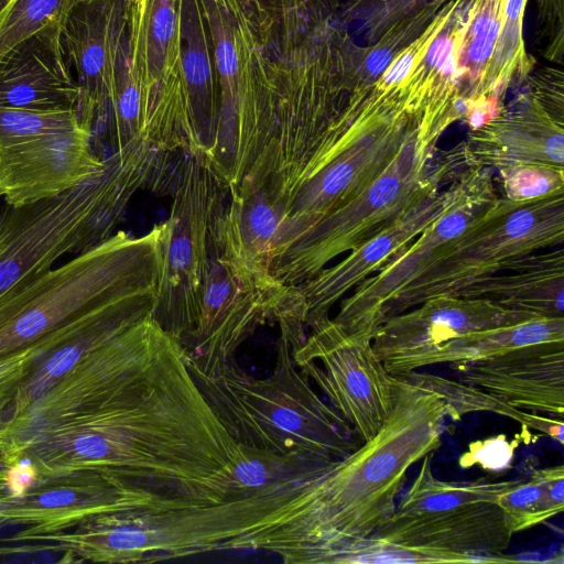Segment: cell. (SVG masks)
Instances as JSON below:
<instances>
[{"mask_svg":"<svg viewBox=\"0 0 564 564\" xmlns=\"http://www.w3.org/2000/svg\"><path fill=\"white\" fill-rule=\"evenodd\" d=\"M238 456V443L196 384L183 347L162 327L87 403L0 442L3 468L29 459L39 479L91 470L207 502L218 501L216 482Z\"/></svg>","mask_w":564,"mask_h":564,"instance_id":"6da1fadb","label":"cell"},{"mask_svg":"<svg viewBox=\"0 0 564 564\" xmlns=\"http://www.w3.org/2000/svg\"><path fill=\"white\" fill-rule=\"evenodd\" d=\"M348 100L278 231L270 273L286 286L308 281L426 195L421 164L400 152L426 126L424 116L405 98L373 88Z\"/></svg>","mask_w":564,"mask_h":564,"instance_id":"7a4b0ae2","label":"cell"},{"mask_svg":"<svg viewBox=\"0 0 564 564\" xmlns=\"http://www.w3.org/2000/svg\"><path fill=\"white\" fill-rule=\"evenodd\" d=\"M446 417L436 393L398 379L393 410L372 438L301 481L226 550H263L288 564H329L392 517L409 469L441 446Z\"/></svg>","mask_w":564,"mask_h":564,"instance_id":"3957f363","label":"cell"},{"mask_svg":"<svg viewBox=\"0 0 564 564\" xmlns=\"http://www.w3.org/2000/svg\"><path fill=\"white\" fill-rule=\"evenodd\" d=\"M105 171L57 196L0 212V297L110 238L140 189L156 186L158 152L133 142L111 152Z\"/></svg>","mask_w":564,"mask_h":564,"instance_id":"277c9868","label":"cell"},{"mask_svg":"<svg viewBox=\"0 0 564 564\" xmlns=\"http://www.w3.org/2000/svg\"><path fill=\"white\" fill-rule=\"evenodd\" d=\"M164 225L116 231L0 297V358L77 321L156 292Z\"/></svg>","mask_w":564,"mask_h":564,"instance_id":"5b68a950","label":"cell"},{"mask_svg":"<svg viewBox=\"0 0 564 564\" xmlns=\"http://www.w3.org/2000/svg\"><path fill=\"white\" fill-rule=\"evenodd\" d=\"M196 384L236 443L279 453L304 452L343 458L362 441L296 369L284 334L271 375L256 379L235 357L213 373L187 360Z\"/></svg>","mask_w":564,"mask_h":564,"instance_id":"8992f818","label":"cell"},{"mask_svg":"<svg viewBox=\"0 0 564 564\" xmlns=\"http://www.w3.org/2000/svg\"><path fill=\"white\" fill-rule=\"evenodd\" d=\"M296 486L217 502L105 513L20 541L40 543L32 552H64L76 562L150 563L220 551L256 528Z\"/></svg>","mask_w":564,"mask_h":564,"instance_id":"52a82bcc","label":"cell"},{"mask_svg":"<svg viewBox=\"0 0 564 564\" xmlns=\"http://www.w3.org/2000/svg\"><path fill=\"white\" fill-rule=\"evenodd\" d=\"M563 241L564 192L522 202L498 197L434 264L388 305L383 322L433 296L456 295L538 250Z\"/></svg>","mask_w":564,"mask_h":564,"instance_id":"ba28073f","label":"cell"},{"mask_svg":"<svg viewBox=\"0 0 564 564\" xmlns=\"http://www.w3.org/2000/svg\"><path fill=\"white\" fill-rule=\"evenodd\" d=\"M225 192L207 159L186 153L178 164L170 217L164 223L152 312L155 322L182 347L199 318L210 232Z\"/></svg>","mask_w":564,"mask_h":564,"instance_id":"9c48e42d","label":"cell"},{"mask_svg":"<svg viewBox=\"0 0 564 564\" xmlns=\"http://www.w3.org/2000/svg\"><path fill=\"white\" fill-rule=\"evenodd\" d=\"M443 192L441 208L413 243L388 260L346 297L334 321L350 335L372 339L388 305L434 264L498 198L491 169L468 166Z\"/></svg>","mask_w":564,"mask_h":564,"instance_id":"30bf717a","label":"cell"},{"mask_svg":"<svg viewBox=\"0 0 564 564\" xmlns=\"http://www.w3.org/2000/svg\"><path fill=\"white\" fill-rule=\"evenodd\" d=\"M311 330L291 350L295 367L317 384L362 443L372 438L393 410L398 379L386 370L370 339L346 333L329 317Z\"/></svg>","mask_w":564,"mask_h":564,"instance_id":"8fae6325","label":"cell"},{"mask_svg":"<svg viewBox=\"0 0 564 564\" xmlns=\"http://www.w3.org/2000/svg\"><path fill=\"white\" fill-rule=\"evenodd\" d=\"M289 286L223 252L212 239L200 314L183 349L187 360L213 373L261 325L274 322Z\"/></svg>","mask_w":564,"mask_h":564,"instance_id":"7c38bea8","label":"cell"},{"mask_svg":"<svg viewBox=\"0 0 564 564\" xmlns=\"http://www.w3.org/2000/svg\"><path fill=\"white\" fill-rule=\"evenodd\" d=\"M205 502L162 492L98 471L80 470L39 479L20 497L0 496V527L23 529L12 539L66 531L105 513Z\"/></svg>","mask_w":564,"mask_h":564,"instance_id":"4fadbf2b","label":"cell"},{"mask_svg":"<svg viewBox=\"0 0 564 564\" xmlns=\"http://www.w3.org/2000/svg\"><path fill=\"white\" fill-rule=\"evenodd\" d=\"M106 159L93 149V126L0 143V197L21 206L57 196L101 174Z\"/></svg>","mask_w":564,"mask_h":564,"instance_id":"5bb4252c","label":"cell"},{"mask_svg":"<svg viewBox=\"0 0 564 564\" xmlns=\"http://www.w3.org/2000/svg\"><path fill=\"white\" fill-rule=\"evenodd\" d=\"M453 152L459 165L495 167L499 174L533 166L563 170L564 121L528 84L497 116L469 130Z\"/></svg>","mask_w":564,"mask_h":564,"instance_id":"9a60e30c","label":"cell"},{"mask_svg":"<svg viewBox=\"0 0 564 564\" xmlns=\"http://www.w3.org/2000/svg\"><path fill=\"white\" fill-rule=\"evenodd\" d=\"M129 26V68L147 113L180 119L185 112L180 0H131Z\"/></svg>","mask_w":564,"mask_h":564,"instance_id":"2e32d148","label":"cell"},{"mask_svg":"<svg viewBox=\"0 0 564 564\" xmlns=\"http://www.w3.org/2000/svg\"><path fill=\"white\" fill-rule=\"evenodd\" d=\"M394 315L375 332L371 346L382 361L433 348L477 330L527 322L541 315L500 306L487 299L442 294Z\"/></svg>","mask_w":564,"mask_h":564,"instance_id":"e0dca14e","label":"cell"},{"mask_svg":"<svg viewBox=\"0 0 564 564\" xmlns=\"http://www.w3.org/2000/svg\"><path fill=\"white\" fill-rule=\"evenodd\" d=\"M459 381L520 410L563 420L564 340L517 348L488 359L449 364Z\"/></svg>","mask_w":564,"mask_h":564,"instance_id":"ac0fdd59","label":"cell"},{"mask_svg":"<svg viewBox=\"0 0 564 564\" xmlns=\"http://www.w3.org/2000/svg\"><path fill=\"white\" fill-rule=\"evenodd\" d=\"M442 200V191L423 198L344 260L295 286L305 307L306 327L312 329L328 318L330 308L343 295L405 249L435 218Z\"/></svg>","mask_w":564,"mask_h":564,"instance_id":"d6986e66","label":"cell"},{"mask_svg":"<svg viewBox=\"0 0 564 564\" xmlns=\"http://www.w3.org/2000/svg\"><path fill=\"white\" fill-rule=\"evenodd\" d=\"M497 502L478 503L445 513L389 519L370 536L410 547L475 555H502L512 540Z\"/></svg>","mask_w":564,"mask_h":564,"instance_id":"ffe728a7","label":"cell"},{"mask_svg":"<svg viewBox=\"0 0 564 564\" xmlns=\"http://www.w3.org/2000/svg\"><path fill=\"white\" fill-rule=\"evenodd\" d=\"M186 116L185 153L208 158L216 139L220 94L208 48L202 0H180Z\"/></svg>","mask_w":564,"mask_h":564,"instance_id":"44dd1931","label":"cell"},{"mask_svg":"<svg viewBox=\"0 0 564 564\" xmlns=\"http://www.w3.org/2000/svg\"><path fill=\"white\" fill-rule=\"evenodd\" d=\"M455 296L481 297L511 310L564 317V251L534 252Z\"/></svg>","mask_w":564,"mask_h":564,"instance_id":"7402d4cb","label":"cell"},{"mask_svg":"<svg viewBox=\"0 0 564 564\" xmlns=\"http://www.w3.org/2000/svg\"><path fill=\"white\" fill-rule=\"evenodd\" d=\"M558 340H564V317L540 316L465 334L420 352L387 358L382 364L394 376L436 364L488 359L517 348Z\"/></svg>","mask_w":564,"mask_h":564,"instance_id":"603a6c76","label":"cell"},{"mask_svg":"<svg viewBox=\"0 0 564 564\" xmlns=\"http://www.w3.org/2000/svg\"><path fill=\"white\" fill-rule=\"evenodd\" d=\"M239 456L217 484L220 500L250 497L292 487L333 459L312 453H279L239 444Z\"/></svg>","mask_w":564,"mask_h":564,"instance_id":"cb8c5ba5","label":"cell"},{"mask_svg":"<svg viewBox=\"0 0 564 564\" xmlns=\"http://www.w3.org/2000/svg\"><path fill=\"white\" fill-rule=\"evenodd\" d=\"M153 306H140L104 317L47 354L18 388L1 417L20 414L52 388L82 357L152 316Z\"/></svg>","mask_w":564,"mask_h":564,"instance_id":"d4e9b609","label":"cell"},{"mask_svg":"<svg viewBox=\"0 0 564 564\" xmlns=\"http://www.w3.org/2000/svg\"><path fill=\"white\" fill-rule=\"evenodd\" d=\"M503 0H467L466 26L462 37L457 72L469 128L484 124L480 113L482 83L501 31Z\"/></svg>","mask_w":564,"mask_h":564,"instance_id":"484cf974","label":"cell"},{"mask_svg":"<svg viewBox=\"0 0 564 564\" xmlns=\"http://www.w3.org/2000/svg\"><path fill=\"white\" fill-rule=\"evenodd\" d=\"M529 0H503L501 31L486 72L480 100L484 120H490L503 107L509 88L521 85L531 75L535 59L525 48L524 12Z\"/></svg>","mask_w":564,"mask_h":564,"instance_id":"4316f807","label":"cell"},{"mask_svg":"<svg viewBox=\"0 0 564 564\" xmlns=\"http://www.w3.org/2000/svg\"><path fill=\"white\" fill-rule=\"evenodd\" d=\"M521 479L498 482L444 481L432 471V454L423 457L416 478L390 519L405 520L445 513L478 503L497 502L499 496Z\"/></svg>","mask_w":564,"mask_h":564,"instance_id":"83f0119b","label":"cell"},{"mask_svg":"<svg viewBox=\"0 0 564 564\" xmlns=\"http://www.w3.org/2000/svg\"><path fill=\"white\" fill-rule=\"evenodd\" d=\"M395 378L436 393L445 403L447 416L460 421L465 414L473 412H494L508 416L522 425L534 430L564 444L563 420L550 419L535 413H527L506 400L459 380L419 372L417 370L394 375Z\"/></svg>","mask_w":564,"mask_h":564,"instance_id":"f1b7e54d","label":"cell"},{"mask_svg":"<svg viewBox=\"0 0 564 564\" xmlns=\"http://www.w3.org/2000/svg\"><path fill=\"white\" fill-rule=\"evenodd\" d=\"M497 505L513 533L560 514L564 509V466L534 469L528 481L521 479L502 492Z\"/></svg>","mask_w":564,"mask_h":564,"instance_id":"f546056e","label":"cell"},{"mask_svg":"<svg viewBox=\"0 0 564 564\" xmlns=\"http://www.w3.org/2000/svg\"><path fill=\"white\" fill-rule=\"evenodd\" d=\"M520 558L502 555H475L453 552L424 550L392 543L381 539L368 536L336 553L330 563L354 564H416V563H512Z\"/></svg>","mask_w":564,"mask_h":564,"instance_id":"4dcf8cb0","label":"cell"},{"mask_svg":"<svg viewBox=\"0 0 564 564\" xmlns=\"http://www.w3.org/2000/svg\"><path fill=\"white\" fill-rule=\"evenodd\" d=\"M448 0H349L344 18L357 26L367 44L377 42L393 25L430 4L444 6Z\"/></svg>","mask_w":564,"mask_h":564,"instance_id":"1f68e13d","label":"cell"},{"mask_svg":"<svg viewBox=\"0 0 564 564\" xmlns=\"http://www.w3.org/2000/svg\"><path fill=\"white\" fill-rule=\"evenodd\" d=\"M505 198L529 200L564 192V171L550 167H521L500 174Z\"/></svg>","mask_w":564,"mask_h":564,"instance_id":"d6a6232c","label":"cell"},{"mask_svg":"<svg viewBox=\"0 0 564 564\" xmlns=\"http://www.w3.org/2000/svg\"><path fill=\"white\" fill-rule=\"evenodd\" d=\"M538 1V34L542 54L557 64L564 53V0Z\"/></svg>","mask_w":564,"mask_h":564,"instance_id":"836d02e7","label":"cell"},{"mask_svg":"<svg viewBox=\"0 0 564 564\" xmlns=\"http://www.w3.org/2000/svg\"><path fill=\"white\" fill-rule=\"evenodd\" d=\"M516 443L510 442L506 435H497L482 441L470 443L463 453L458 464L463 468L479 465L486 470L497 471L509 468L513 459Z\"/></svg>","mask_w":564,"mask_h":564,"instance_id":"e575fe53","label":"cell"},{"mask_svg":"<svg viewBox=\"0 0 564 564\" xmlns=\"http://www.w3.org/2000/svg\"><path fill=\"white\" fill-rule=\"evenodd\" d=\"M242 7L259 36L263 40L280 20L278 0H237Z\"/></svg>","mask_w":564,"mask_h":564,"instance_id":"d590c367","label":"cell"},{"mask_svg":"<svg viewBox=\"0 0 564 564\" xmlns=\"http://www.w3.org/2000/svg\"><path fill=\"white\" fill-rule=\"evenodd\" d=\"M6 470V494L20 497L32 488L37 479L36 467L29 459H20Z\"/></svg>","mask_w":564,"mask_h":564,"instance_id":"8d00e7d4","label":"cell"},{"mask_svg":"<svg viewBox=\"0 0 564 564\" xmlns=\"http://www.w3.org/2000/svg\"><path fill=\"white\" fill-rule=\"evenodd\" d=\"M106 52L99 44L90 45L83 55V67L89 75H97L105 66Z\"/></svg>","mask_w":564,"mask_h":564,"instance_id":"74e56055","label":"cell"},{"mask_svg":"<svg viewBox=\"0 0 564 564\" xmlns=\"http://www.w3.org/2000/svg\"><path fill=\"white\" fill-rule=\"evenodd\" d=\"M56 4L57 0H29L26 11L30 18L40 20L48 15Z\"/></svg>","mask_w":564,"mask_h":564,"instance_id":"f35d334b","label":"cell"},{"mask_svg":"<svg viewBox=\"0 0 564 564\" xmlns=\"http://www.w3.org/2000/svg\"><path fill=\"white\" fill-rule=\"evenodd\" d=\"M6 494V470L0 464V496Z\"/></svg>","mask_w":564,"mask_h":564,"instance_id":"ab89813d","label":"cell"},{"mask_svg":"<svg viewBox=\"0 0 564 564\" xmlns=\"http://www.w3.org/2000/svg\"><path fill=\"white\" fill-rule=\"evenodd\" d=\"M282 1H291V0H282Z\"/></svg>","mask_w":564,"mask_h":564,"instance_id":"60d3db41","label":"cell"}]
</instances>
